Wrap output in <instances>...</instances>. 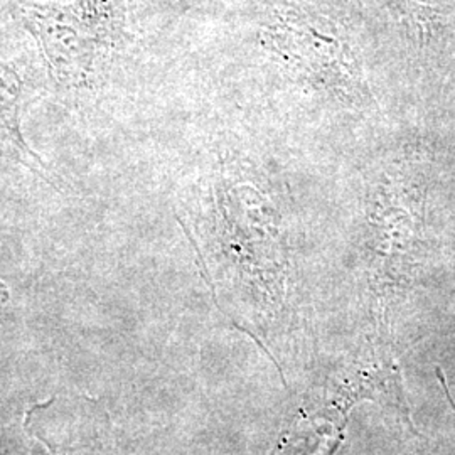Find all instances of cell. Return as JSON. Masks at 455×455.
Wrapping results in <instances>:
<instances>
[{"label": "cell", "mask_w": 455, "mask_h": 455, "mask_svg": "<svg viewBox=\"0 0 455 455\" xmlns=\"http://www.w3.org/2000/svg\"><path fill=\"white\" fill-rule=\"evenodd\" d=\"M22 98V80L16 69L0 61V154L9 156L19 164L29 167L37 176L56 184L46 164L28 146L19 124Z\"/></svg>", "instance_id": "obj_2"}, {"label": "cell", "mask_w": 455, "mask_h": 455, "mask_svg": "<svg viewBox=\"0 0 455 455\" xmlns=\"http://www.w3.org/2000/svg\"><path fill=\"white\" fill-rule=\"evenodd\" d=\"M17 17L33 34L51 75L66 86H82L97 58L110 48L124 26L120 0H75L65 5L16 0Z\"/></svg>", "instance_id": "obj_1"}]
</instances>
